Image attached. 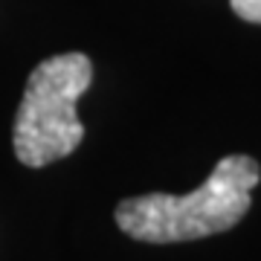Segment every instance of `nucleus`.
<instances>
[{
  "label": "nucleus",
  "mask_w": 261,
  "mask_h": 261,
  "mask_svg": "<svg viewBox=\"0 0 261 261\" xmlns=\"http://www.w3.org/2000/svg\"><path fill=\"white\" fill-rule=\"evenodd\" d=\"M261 168L247 154H229L189 195H140L116 206V226L134 241L177 244L241 224L252 203Z\"/></svg>",
  "instance_id": "1"
},
{
  "label": "nucleus",
  "mask_w": 261,
  "mask_h": 261,
  "mask_svg": "<svg viewBox=\"0 0 261 261\" xmlns=\"http://www.w3.org/2000/svg\"><path fill=\"white\" fill-rule=\"evenodd\" d=\"M93 82V61L84 53L53 56L29 73L15 116V157L29 168L49 166L73 154L84 140L75 105Z\"/></svg>",
  "instance_id": "2"
},
{
  "label": "nucleus",
  "mask_w": 261,
  "mask_h": 261,
  "mask_svg": "<svg viewBox=\"0 0 261 261\" xmlns=\"http://www.w3.org/2000/svg\"><path fill=\"white\" fill-rule=\"evenodd\" d=\"M229 6L238 18L250 20V23H261V0H229Z\"/></svg>",
  "instance_id": "3"
}]
</instances>
